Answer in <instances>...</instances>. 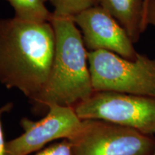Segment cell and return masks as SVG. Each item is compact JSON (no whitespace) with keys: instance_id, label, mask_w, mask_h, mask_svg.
Segmentation results:
<instances>
[{"instance_id":"1","label":"cell","mask_w":155,"mask_h":155,"mask_svg":"<svg viewBox=\"0 0 155 155\" xmlns=\"http://www.w3.org/2000/svg\"><path fill=\"white\" fill-rule=\"evenodd\" d=\"M55 50L51 22L0 19V83L32 101L47 83Z\"/></svg>"},{"instance_id":"2","label":"cell","mask_w":155,"mask_h":155,"mask_svg":"<svg viewBox=\"0 0 155 155\" xmlns=\"http://www.w3.org/2000/svg\"><path fill=\"white\" fill-rule=\"evenodd\" d=\"M51 24L55 34L53 65L45 86L31 103L38 108L51 104L74 107L94 93L88 51L73 18L53 15Z\"/></svg>"},{"instance_id":"3","label":"cell","mask_w":155,"mask_h":155,"mask_svg":"<svg viewBox=\"0 0 155 155\" xmlns=\"http://www.w3.org/2000/svg\"><path fill=\"white\" fill-rule=\"evenodd\" d=\"M94 92L111 91L155 98V58L138 53L129 60L104 50L88 51Z\"/></svg>"},{"instance_id":"4","label":"cell","mask_w":155,"mask_h":155,"mask_svg":"<svg viewBox=\"0 0 155 155\" xmlns=\"http://www.w3.org/2000/svg\"><path fill=\"white\" fill-rule=\"evenodd\" d=\"M68 140L73 155H152L155 148L153 136L100 119H82Z\"/></svg>"},{"instance_id":"5","label":"cell","mask_w":155,"mask_h":155,"mask_svg":"<svg viewBox=\"0 0 155 155\" xmlns=\"http://www.w3.org/2000/svg\"><path fill=\"white\" fill-rule=\"evenodd\" d=\"M81 119H100L155 134V98L111 91L94 92L76 104Z\"/></svg>"},{"instance_id":"6","label":"cell","mask_w":155,"mask_h":155,"mask_svg":"<svg viewBox=\"0 0 155 155\" xmlns=\"http://www.w3.org/2000/svg\"><path fill=\"white\" fill-rule=\"evenodd\" d=\"M48 108V114L39 121L28 117L20 120L23 133L6 142L5 155H28L56 139H71L80 129L82 119L72 106L51 104Z\"/></svg>"},{"instance_id":"7","label":"cell","mask_w":155,"mask_h":155,"mask_svg":"<svg viewBox=\"0 0 155 155\" xmlns=\"http://www.w3.org/2000/svg\"><path fill=\"white\" fill-rule=\"evenodd\" d=\"M80 28L88 51L104 50L129 60H134L137 53L124 29L101 5L94 6L73 17Z\"/></svg>"},{"instance_id":"8","label":"cell","mask_w":155,"mask_h":155,"mask_svg":"<svg viewBox=\"0 0 155 155\" xmlns=\"http://www.w3.org/2000/svg\"><path fill=\"white\" fill-rule=\"evenodd\" d=\"M144 5L145 0H99V5L121 25L133 42L147 29Z\"/></svg>"},{"instance_id":"9","label":"cell","mask_w":155,"mask_h":155,"mask_svg":"<svg viewBox=\"0 0 155 155\" xmlns=\"http://www.w3.org/2000/svg\"><path fill=\"white\" fill-rule=\"evenodd\" d=\"M12 6L15 18L28 22H51L53 13L45 3L48 0H5Z\"/></svg>"},{"instance_id":"10","label":"cell","mask_w":155,"mask_h":155,"mask_svg":"<svg viewBox=\"0 0 155 155\" xmlns=\"http://www.w3.org/2000/svg\"><path fill=\"white\" fill-rule=\"evenodd\" d=\"M54 8L53 16L71 17L86 10L99 5V0H49Z\"/></svg>"},{"instance_id":"11","label":"cell","mask_w":155,"mask_h":155,"mask_svg":"<svg viewBox=\"0 0 155 155\" xmlns=\"http://www.w3.org/2000/svg\"><path fill=\"white\" fill-rule=\"evenodd\" d=\"M35 155H73L71 143L68 139H63L61 142L49 146Z\"/></svg>"},{"instance_id":"12","label":"cell","mask_w":155,"mask_h":155,"mask_svg":"<svg viewBox=\"0 0 155 155\" xmlns=\"http://www.w3.org/2000/svg\"><path fill=\"white\" fill-rule=\"evenodd\" d=\"M14 104L12 102L7 103L5 105L0 107V155H5V144L6 142L4 139V132L2 124V118L6 113H8L12 109Z\"/></svg>"},{"instance_id":"13","label":"cell","mask_w":155,"mask_h":155,"mask_svg":"<svg viewBox=\"0 0 155 155\" xmlns=\"http://www.w3.org/2000/svg\"><path fill=\"white\" fill-rule=\"evenodd\" d=\"M144 24L146 28L149 25L155 27V0H150L145 13Z\"/></svg>"},{"instance_id":"14","label":"cell","mask_w":155,"mask_h":155,"mask_svg":"<svg viewBox=\"0 0 155 155\" xmlns=\"http://www.w3.org/2000/svg\"><path fill=\"white\" fill-rule=\"evenodd\" d=\"M149 2H150V0H145V5H144V7H145V13H146V10H147V5H148V3ZM146 27V26H145Z\"/></svg>"},{"instance_id":"15","label":"cell","mask_w":155,"mask_h":155,"mask_svg":"<svg viewBox=\"0 0 155 155\" xmlns=\"http://www.w3.org/2000/svg\"><path fill=\"white\" fill-rule=\"evenodd\" d=\"M152 155H155V148H154V152H153Z\"/></svg>"}]
</instances>
